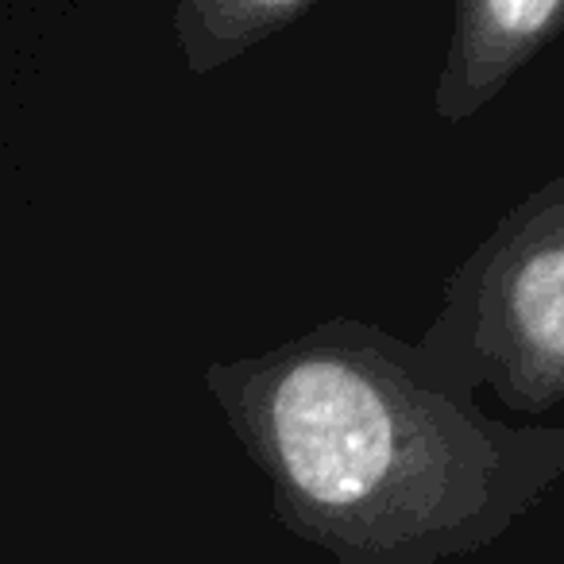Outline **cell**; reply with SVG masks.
I'll return each mask as SVG.
<instances>
[{"mask_svg": "<svg viewBox=\"0 0 564 564\" xmlns=\"http://www.w3.org/2000/svg\"><path fill=\"white\" fill-rule=\"evenodd\" d=\"M314 12L317 0H182L171 28L186 70L205 78Z\"/></svg>", "mask_w": 564, "mask_h": 564, "instance_id": "4", "label": "cell"}, {"mask_svg": "<svg viewBox=\"0 0 564 564\" xmlns=\"http://www.w3.org/2000/svg\"><path fill=\"white\" fill-rule=\"evenodd\" d=\"M564 35V0H460L433 89L445 124H468Z\"/></svg>", "mask_w": 564, "mask_h": 564, "instance_id": "3", "label": "cell"}, {"mask_svg": "<svg viewBox=\"0 0 564 564\" xmlns=\"http://www.w3.org/2000/svg\"><path fill=\"white\" fill-rule=\"evenodd\" d=\"M417 345L514 414L564 402V171L510 205L448 271Z\"/></svg>", "mask_w": 564, "mask_h": 564, "instance_id": "2", "label": "cell"}, {"mask_svg": "<svg viewBox=\"0 0 564 564\" xmlns=\"http://www.w3.org/2000/svg\"><path fill=\"white\" fill-rule=\"evenodd\" d=\"M274 522L333 564H441L514 530L564 476V430L507 425L417 340L325 317L202 371Z\"/></svg>", "mask_w": 564, "mask_h": 564, "instance_id": "1", "label": "cell"}]
</instances>
